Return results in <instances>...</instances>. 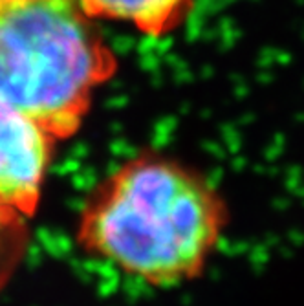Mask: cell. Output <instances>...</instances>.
I'll return each mask as SVG.
<instances>
[{"instance_id":"cell-1","label":"cell","mask_w":304,"mask_h":306,"mask_svg":"<svg viewBox=\"0 0 304 306\" xmlns=\"http://www.w3.org/2000/svg\"><path fill=\"white\" fill-rule=\"evenodd\" d=\"M227 224L226 200L203 172L143 150L90 191L75 240L88 257L132 282L167 290L205 272Z\"/></svg>"},{"instance_id":"cell-2","label":"cell","mask_w":304,"mask_h":306,"mask_svg":"<svg viewBox=\"0 0 304 306\" xmlns=\"http://www.w3.org/2000/svg\"><path fill=\"white\" fill-rule=\"evenodd\" d=\"M117 57L77 0L0 4V101L55 139L83 125Z\"/></svg>"},{"instance_id":"cell-3","label":"cell","mask_w":304,"mask_h":306,"mask_svg":"<svg viewBox=\"0 0 304 306\" xmlns=\"http://www.w3.org/2000/svg\"><path fill=\"white\" fill-rule=\"evenodd\" d=\"M55 137L0 101V200L22 216L37 211Z\"/></svg>"},{"instance_id":"cell-4","label":"cell","mask_w":304,"mask_h":306,"mask_svg":"<svg viewBox=\"0 0 304 306\" xmlns=\"http://www.w3.org/2000/svg\"><path fill=\"white\" fill-rule=\"evenodd\" d=\"M77 4L92 19L125 22L160 39L187 20L196 0H77Z\"/></svg>"},{"instance_id":"cell-5","label":"cell","mask_w":304,"mask_h":306,"mask_svg":"<svg viewBox=\"0 0 304 306\" xmlns=\"http://www.w3.org/2000/svg\"><path fill=\"white\" fill-rule=\"evenodd\" d=\"M24 218L15 207L4 200H0V253L6 257H13L20 251V244L24 242Z\"/></svg>"},{"instance_id":"cell-6","label":"cell","mask_w":304,"mask_h":306,"mask_svg":"<svg viewBox=\"0 0 304 306\" xmlns=\"http://www.w3.org/2000/svg\"><path fill=\"white\" fill-rule=\"evenodd\" d=\"M2 2H6V0H0V4H2Z\"/></svg>"}]
</instances>
